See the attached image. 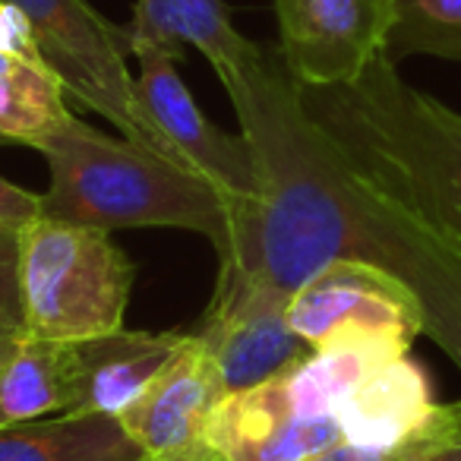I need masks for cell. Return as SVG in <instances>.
<instances>
[{
	"label": "cell",
	"instance_id": "obj_1",
	"mask_svg": "<svg viewBox=\"0 0 461 461\" xmlns=\"http://www.w3.org/2000/svg\"><path fill=\"white\" fill-rule=\"evenodd\" d=\"M257 165V196L230 203L221 285L291 297L320 269L360 259L402 278L423 303L427 335L461 370V247L411 215L303 108L278 51L221 79Z\"/></svg>",
	"mask_w": 461,
	"mask_h": 461
},
{
	"label": "cell",
	"instance_id": "obj_2",
	"mask_svg": "<svg viewBox=\"0 0 461 461\" xmlns=\"http://www.w3.org/2000/svg\"><path fill=\"white\" fill-rule=\"evenodd\" d=\"M301 102L398 205L461 247V114L408 86L389 54Z\"/></svg>",
	"mask_w": 461,
	"mask_h": 461
},
{
	"label": "cell",
	"instance_id": "obj_3",
	"mask_svg": "<svg viewBox=\"0 0 461 461\" xmlns=\"http://www.w3.org/2000/svg\"><path fill=\"white\" fill-rule=\"evenodd\" d=\"M39 152L51 174L41 193L45 218L98 230L180 228L205 238L218 253L228 247V196L193 167L77 117Z\"/></svg>",
	"mask_w": 461,
	"mask_h": 461
},
{
	"label": "cell",
	"instance_id": "obj_4",
	"mask_svg": "<svg viewBox=\"0 0 461 461\" xmlns=\"http://www.w3.org/2000/svg\"><path fill=\"white\" fill-rule=\"evenodd\" d=\"M133 276L111 230L39 215L20 230L23 335L70 345L117 332Z\"/></svg>",
	"mask_w": 461,
	"mask_h": 461
},
{
	"label": "cell",
	"instance_id": "obj_5",
	"mask_svg": "<svg viewBox=\"0 0 461 461\" xmlns=\"http://www.w3.org/2000/svg\"><path fill=\"white\" fill-rule=\"evenodd\" d=\"M7 4L20 10L23 20L29 23L41 58L58 73L67 95H73L89 111H98L111 127L121 130L123 140L180 161V155L152 127L140 104L136 77L127 64L133 58L127 26L111 23L86 0H7Z\"/></svg>",
	"mask_w": 461,
	"mask_h": 461
},
{
	"label": "cell",
	"instance_id": "obj_6",
	"mask_svg": "<svg viewBox=\"0 0 461 461\" xmlns=\"http://www.w3.org/2000/svg\"><path fill=\"white\" fill-rule=\"evenodd\" d=\"M288 326L310 351L339 345L411 351L417 335H427V316L402 278L360 259H339L291 294Z\"/></svg>",
	"mask_w": 461,
	"mask_h": 461
},
{
	"label": "cell",
	"instance_id": "obj_7",
	"mask_svg": "<svg viewBox=\"0 0 461 461\" xmlns=\"http://www.w3.org/2000/svg\"><path fill=\"white\" fill-rule=\"evenodd\" d=\"M136 92L152 127L167 140L184 165L199 171L205 180L228 196V203L253 199L259 190L257 165L244 136H230L205 117L180 79L177 64L184 58L152 39H133Z\"/></svg>",
	"mask_w": 461,
	"mask_h": 461
},
{
	"label": "cell",
	"instance_id": "obj_8",
	"mask_svg": "<svg viewBox=\"0 0 461 461\" xmlns=\"http://www.w3.org/2000/svg\"><path fill=\"white\" fill-rule=\"evenodd\" d=\"M278 54L310 89L354 83L389 54L395 0H276Z\"/></svg>",
	"mask_w": 461,
	"mask_h": 461
},
{
	"label": "cell",
	"instance_id": "obj_9",
	"mask_svg": "<svg viewBox=\"0 0 461 461\" xmlns=\"http://www.w3.org/2000/svg\"><path fill=\"white\" fill-rule=\"evenodd\" d=\"M288 301L263 285H221L193 335L209 351L228 392L278 376L310 348L288 326Z\"/></svg>",
	"mask_w": 461,
	"mask_h": 461
},
{
	"label": "cell",
	"instance_id": "obj_10",
	"mask_svg": "<svg viewBox=\"0 0 461 461\" xmlns=\"http://www.w3.org/2000/svg\"><path fill=\"white\" fill-rule=\"evenodd\" d=\"M339 442H345L339 417L297 414L282 373L228 392L203 429V446L221 461H310Z\"/></svg>",
	"mask_w": 461,
	"mask_h": 461
},
{
	"label": "cell",
	"instance_id": "obj_11",
	"mask_svg": "<svg viewBox=\"0 0 461 461\" xmlns=\"http://www.w3.org/2000/svg\"><path fill=\"white\" fill-rule=\"evenodd\" d=\"M224 395L228 385L215 360L196 335L184 332L177 354L117 420L142 455H184L203 446V429Z\"/></svg>",
	"mask_w": 461,
	"mask_h": 461
},
{
	"label": "cell",
	"instance_id": "obj_12",
	"mask_svg": "<svg viewBox=\"0 0 461 461\" xmlns=\"http://www.w3.org/2000/svg\"><path fill=\"white\" fill-rule=\"evenodd\" d=\"M184 332H117L70 341V411L121 417L177 354Z\"/></svg>",
	"mask_w": 461,
	"mask_h": 461
},
{
	"label": "cell",
	"instance_id": "obj_13",
	"mask_svg": "<svg viewBox=\"0 0 461 461\" xmlns=\"http://www.w3.org/2000/svg\"><path fill=\"white\" fill-rule=\"evenodd\" d=\"M433 385L408 354L385 360L335 411L345 442L360 448H395L433 417Z\"/></svg>",
	"mask_w": 461,
	"mask_h": 461
},
{
	"label": "cell",
	"instance_id": "obj_14",
	"mask_svg": "<svg viewBox=\"0 0 461 461\" xmlns=\"http://www.w3.org/2000/svg\"><path fill=\"white\" fill-rule=\"evenodd\" d=\"M133 39H152L184 58V45L199 48L218 79L238 73L263 48L234 29L221 0H136L130 20Z\"/></svg>",
	"mask_w": 461,
	"mask_h": 461
},
{
	"label": "cell",
	"instance_id": "obj_15",
	"mask_svg": "<svg viewBox=\"0 0 461 461\" xmlns=\"http://www.w3.org/2000/svg\"><path fill=\"white\" fill-rule=\"evenodd\" d=\"M142 448L117 417L60 414L0 429V461H136Z\"/></svg>",
	"mask_w": 461,
	"mask_h": 461
},
{
	"label": "cell",
	"instance_id": "obj_16",
	"mask_svg": "<svg viewBox=\"0 0 461 461\" xmlns=\"http://www.w3.org/2000/svg\"><path fill=\"white\" fill-rule=\"evenodd\" d=\"M70 411V354L60 341L23 335L0 370V429Z\"/></svg>",
	"mask_w": 461,
	"mask_h": 461
},
{
	"label": "cell",
	"instance_id": "obj_17",
	"mask_svg": "<svg viewBox=\"0 0 461 461\" xmlns=\"http://www.w3.org/2000/svg\"><path fill=\"white\" fill-rule=\"evenodd\" d=\"M70 117L67 89L51 67L0 54V142L39 149Z\"/></svg>",
	"mask_w": 461,
	"mask_h": 461
},
{
	"label": "cell",
	"instance_id": "obj_18",
	"mask_svg": "<svg viewBox=\"0 0 461 461\" xmlns=\"http://www.w3.org/2000/svg\"><path fill=\"white\" fill-rule=\"evenodd\" d=\"M398 54L461 60V0H395L389 58Z\"/></svg>",
	"mask_w": 461,
	"mask_h": 461
},
{
	"label": "cell",
	"instance_id": "obj_19",
	"mask_svg": "<svg viewBox=\"0 0 461 461\" xmlns=\"http://www.w3.org/2000/svg\"><path fill=\"white\" fill-rule=\"evenodd\" d=\"M461 433V402L452 404H436L433 417L411 436L408 442L395 448H360L351 442H339L329 452L316 455L310 461H420L423 455H429L433 448H439L442 442H448L452 436Z\"/></svg>",
	"mask_w": 461,
	"mask_h": 461
},
{
	"label": "cell",
	"instance_id": "obj_20",
	"mask_svg": "<svg viewBox=\"0 0 461 461\" xmlns=\"http://www.w3.org/2000/svg\"><path fill=\"white\" fill-rule=\"evenodd\" d=\"M23 335L20 230L0 228V341Z\"/></svg>",
	"mask_w": 461,
	"mask_h": 461
},
{
	"label": "cell",
	"instance_id": "obj_21",
	"mask_svg": "<svg viewBox=\"0 0 461 461\" xmlns=\"http://www.w3.org/2000/svg\"><path fill=\"white\" fill-rule=\"evenodd\" d=\"M0 54H14V58L45 64L39 41H35V32L23 20L20 10L10 7L7 0H0Z\"/></svg>",
	"mask_w": 461,
	"mask_h": 461
},
{
	"label": "cell",
	"instance_id": "obj_22",
	"mask_svg": "<svg viewBox=\"0 0 461 461\" xmlns=\"http://www.w3.org/2000/svg\"><path fill=\"white\" fill-rule=\"evenodd\" d=\"M41 215V196L16 186L0 174V228L23 230L29 221Z\"/></svg>",
	"mask_w": 461,
	"mask_h": 461
},
{
	"label": "cell",
	"instance_id": "obj_23",
	"mask_svg": "<svg viewBox=\"0 0 461 461\" xmlns=\"http://www.w3.org/2000/svg\"><path fill=\"white\" fill-rule=\"evenodd\" d=\"M420 461H461V433L452 436L448 442H442V446L433 448L429 455H423Z\"/></svg>",
	"mask_w": 461,
	"mask_h": 461
},
{
	"label": "cell",
	"instance_id": "obj_24",
	"mask_svg": "<svg viewBox=\"0 0 461 461\" xmlns=\"http://www.w3.org/2000/svg\"><path fill=\"white\" fill-rule=\"evenodd\" d=\"M149 461H221L215 452H209L205 446H199V448H193V452H184V455H167V458H152L149 455Z\"/></svg>",
	"mask_w": 461,
	"mask_h": 461
},
{
	"label": "cell",
	"instance_id": "obj_25",
	"mask_svg": "<svg viewBox=\"0 0 461 461\" xmlns=\"http://www.w3.org/2000/svg\"><path fill=\"white\" fill-rule=\"evenodd\" d=\"M20 339L23 335H16V339H4L0 341V370H4V364L10 360V354L16 351V345H20Z\"/></svg>",
	"mask_w": 461,
	"mask_h": 461
},
{
	"label": "cell",
	"instance_id": "obj_26",
	"mask_svg": "<svg viewBox=\"0 0 461 461\" xmlns=\"http://www.w3.org/2000/svg\"><path fill=\"white\" fill-rule=\"evenodd\" d=\"M136 461H149V455H142V458H136Z\"/></svg>",
	"mask_w": 461,
	"mask_h": 461
}]
</instances>
